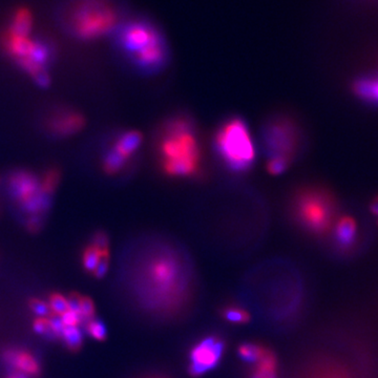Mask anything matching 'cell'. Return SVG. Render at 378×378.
Wrapping results in <instances>:
<instances>
[{
	"instance_id": "cell-12",
	"label": "cell",
	"mask_w": 378,
	"mask_h": 378,
	"mask_svg": "<svg viewBox=\"0 0 378 378\" xmlns=\"http://www.w3.org/2000/svg\"><path fill=\"white\" fill-rule=\"evenodd\" d=\"M104 258H111L109 238L104 232L99 230L93 234L91 242L83 249L81 263L85 271L93 274L97 266Z\"/></svg>"
},
{
	"instance_id": "cell-11",
	"label": "cell",
	"mask_w": 378,
	"mask_h": 378,
	"mask_svg": "<svg viewBox=\"0 0 378 378\" xmlns=\"http://www.w3.org/2000/svg\"><path fill=\"white\" fill-rule=\"evenodd\" d=\"M85 126V118L81 111L69 107H59L45 119V127L52 137L67 139L79 134Z\"/></svg>"
},
{
	"instance_id": "cell-17",
	"label": "cell",
	"mask_w": 378,
	"mask_h": 378,
	"mask_svg": "<svg viewBox=\"0 0 378 378\" xmlns=\"http://www.w3.org/2000/svg\"><path fill=\"white\" fill-rule=\"evenodd\" d=\"M221 318L234 325H246L252 322V314L240 305H226L221 309Z\"/></svg>"
},
{
	"instance_id": "cell-4",
	"label": "cell",
	"mask_w": 378,
	"mask_h": 378,
	"mask_svg": "<svg viewBox=\"0 0 378 378\" xmlns=\"http://www.w3.org/2000/svg\"><path fill=\"white\" fill-rule=\"evenodd\" d=\"M212 142L216 158L232 174H244L254 166L256 143L249 125L242 117H228L223 120L214 133Z\"/></svg>"
},
{
	"instance_id": "cell-21",
	"label": "cell",
	"mask_w": 378,
	"mask_h": 378,
	"mask_svg": "<svg viewBox=\"0 0 378 378\" xmlns=\"http://www.w3.org/2000/svg\"><path fill=\"white\" fill-rule=\"evenodd\" d=\"M85 331L91 338L98 340V342H103V340H107V327H105L102 320H98V318H93L87 320Z\"/></svg>"
},
{
	"instance_id": "cell-7",
	"label": "cell",
	"mask_w": 378,
	"mask_h": 378,
	"mask_svg": "<svg viewBox=\"0 0 378 378\" xmlns=\"http://www.w3.org/2000/svg\"><path fill=\"white\" fill-rule=\"evenodd\" d=\"M260 143L266 155V168L272 176H280L296 160L302 135L293 119L276 115L263 124Z\"/></svg>"
},
{
	"instance_id": "cell-24",
	"label": "cell",
	"mask_w": 378,
	"mask_h": 378,
	"mask_svg": "<svg viewBox=\"0 0 378 378\" xmlns=\"http://www.w3.org/2000/svg\"><path fill=\"white\" fill-rule=\"evenodd\" d=\"M33 329L34 331L39 334V335L54 337L53 333H52L51 323H49V316H45V318H36V320H34Z\"/></svg>"
},
{
	"instance_id": "cell-5",
	"label": "cell",
	"mask_w": 378,
	"mask_h": 378,
	"mask_svg": "<svg viewBox=\"0 0 378 378\" xmlns=\"http://www.w3.org/2000/svg\"><path fill=\"white\" fill-rule=\"evenodd\" d=\"M5 185L10 200L17 210L25 230L31 234L41 232L53 199L45 194L41 176L29 169H15L10 173Z\"/></svg>"
},
{
	"instance_id": "cell-19",
	"label": "cell",
	"mask_w": 378,
	"mask_h": 378,
	"mask_svg": "<svg viewBox=\"0 0 378 378\" xmlns=\"http://www.w3.org/2000/svg\"><path fill=\"white\" fill-rule=\"evenodd\" d=\"M265 346L258 345V344L254 343H245L241 344L238 347V357L242 359L245 363L254 364L260 359V356L264 353L266 350Z\"/></svg>"
},
{
	"instance_id": "cell-18",
	"label": "cell",
	"mask_w": 378,
	"mask_h": 378,
	"mask_svg": "<svg viewBox=\"0 0 378 378\" xmlns=\"http://www.w3.org/2000/svg\"><path fill=\"white\" fill-rule=\"evenodd\" d=\"M41 176V184L45 189V194L53 198L54 194L57 192L61 181L60 169L57 167H49L45 169Z\"/></svg>"
},
{
	"instance_id": "cell-6",
	"label": "cell",
	"mask_w": 378,
	"mask_h": 378,
	"mask_svg": "<svg viewBox=\"0 0 378 378\" xmlns=\"http://www.w3.org/2000/svg\"><path fill=\"white\" fill-rule=\"evenodd\" d=\"M0 47L8 58L21 69L35 85H51L54 49L51 43L30 35H16L5 31L0 38Z\"/></svg>"
},
{
	"instance_id": "cell-26",
	"label": "cell",
	"mask_w": 378,
	"mask_h": 378,
	"mask_svg": "<svg viewBox=\"0 0 378 378\" xmlns=\"http://www.w3.org/2000/svg\"><path fill=\"white\" fill-rule=\"evenodd\" d=\"M30 308L37 315V318L49 316V312H51L47 302H43V300H38V298H34L30 302Z\"/></svg>"
},
{
	"instance_id": "cell-30",
	"label": "cell",
	"mask_w": 378,
	"mask_h": 378,
	"mask_svg": "<svg viewBox=\"0 0 378 378\" xmlns=\"http://www.w3.org/2000/svg\"><path fill=\"white\" fill-rule=\"evenodd\" d=\"M377 224H378V221H377Z\"/></svg>"
},
{
	"instance_id": "cell-28",
	"label": "cell",
	"mask_w": 378,
	"mask_h": 378,
	"mask_svg": "<svg viewBox=\"0 0 378 378\" xmlns=\"http://www.w3.org/2000/svg\"><path fill=\"white\" fill-rule=\"evenodd\" d=\"M7 378H27V376L23 375V374L14 373L12 372Z\"/></svg>"
},
{
	"instance_id": "cell-16",
	"label": "cell",
	"mask_w": 378,
	"mask_h": 378,
	"mask_svg": "<svg viewBox=\"0 0 378 378\" xmlns=\"http://www.w3.org/2000/svg\"><path fill=\"white\" fill-rule=\"evenodd\" d=\"M356 236L355 221L350 216H344L336 223V243L342 248H348L354 243Z\"/></svg>"
},
{
	"instance_id": "cell-13",
	"label": "cell",
	"mask_w": 378,
	"mask_h": 378,
	"mask_svg": "<svg viewBox=\"0 0 378 378\" xmlns=\"http://www.w3.org/2000/svg\"><path fill=\"white\" fill-rule=\"evenodd\" d=\"M3 359L14 373L23 374L27 378L41 375V366L37 357L25 349H10L3 354Z\"/></svg>"
},
{
	"instance_id": "cell-1",
	"label": "cell",
	"mask_w": 378,
	"mask_h": 378,
	"mask_svg": "<svg viewBox=\"0 0 378 378\" xmlns=\"http://www.w3.org/2000/svg\"><path fill=\"white\" fill-rule=\"evenodd\" d=\"M161 172L174 179H194L203 169L202 144L194 120L176 115L163 121L155 141Z\"/></svg>"
},
{
	"instance_id": "cell-25",
	"label": "cell",
	"mask_w": 378,
	"mask_h": 378,
	"mask_svg": "<svg viewBox=\"0 0 378 378\" xmlns=\"http://www.w3.org/2000/svg\"><path fill=\"white\" fill-rule=\"evenodd\" d=\"M61 322H63L65 327H79L81 323H82V318H81L79 312L75 311L73 309H69L65 313L61 314Z\"/></svg>"
},
{
	"instance_id": "cell-29",
	"label": "cell",
	"mask_w": 378,
	"mask_h": 378,
	"mask_svg": "<svg viewBox=\"0 0 378 378\" xmlns=\"http://www.w3.org/2000/svg\"><path fill=\"white\" fill-rule=\"evenodd\" d=\"M145 378H168V377H166V376H164V375H161V374H155V375H149Z\"/></svg>"
},
{
	"instance_id": "cell-14",
	"label": "cell",
	"mask_w": 378,
	"mask_h": 378,
	"mask_svg": "<svg viewBox=\"0 0 378 378\" xmlns=\"http://www.w3.org/2000/svg\"><path fill=\"white\" fill-rule=\"evenodd\" d=\"M254 365L248 378H278V356L269 348Z\"/></svg>"
},
{
	"instance_id": "cell-15",
	"label": "cell",
	"mask_w": 378,
	"mask_h": 378,
	"mask_svg": "<svg viewBox=\"0 0 378 378\" xmlns=\"http://www.w3.org/2000/svg\"><path fill=\"white\" fill-rule=\"evenodd\" d=\"M34 17L27 8H19L12 15L9 27L5 31L16 35H30L33 31Z\"/></svg>"
},
{
	"instance_id": "cell-22",
	"label": "cell",
	"mask_w": 378,
	"mask_h": 378,
	"mask_svg": "<svg viewBox=\"0 0 378 378\" xmlns=\"http://www.w3.org/2000/svg\"><path fill=\"white\" fill-rule=\"evenodd\" d=\"M47 304L53 315L60 316L69 309V298L60 293L51 294Z\"/></svg>"
},
{
	"instance_id": "cell-2",
	"label": "cell",
	"mask_w": 378,
	"mask_h": 378,
	"mask_svg": "<svg viewBox=\"0 0 378 378\" xmlns=\"http://www.w3.org/2000/svg\"><path fill=\"white\" fill-rule=\"evenodd\" d=\"M57 17L69 36L83 43L111 35L123 23L122 12L115 0H65Z\"/></svg>"
},
{
	"instance_id": "cell-8",
	"label": "cell",
	"mask_w": 378,
	"mask_h": 378,
	"mask_svg": "<svg viewBox=\"0 0 378 378\" xmlns=\"http://www.w3.org/2000/svg\"><path fill=\"white\" fill-rule=\"evenodd\" d=\"M334 203L327 192L318 188H304L294 196L292 214L296 222L307 232L324 234L334 219Z\"/></svg>"
},
{
	"instance_id": "cell-20",
	"label": "cell",
	"mask_w": 378,
	"mask_h": 378,
	"mask_svg": "<svg viewBox=\"0 0 378 378\" xmlns=\"http://www.w3.org/2000/svg\"><path fill=\"white\" fill-rule=\"evenodd\" d=\"M67 347L71 351H77L80 349L83 344V333L79 327H65L61 331L60 336Z\"/></svg>"
},
{
	"instance_id": "cell-10",
	"label": "cell",
	"mask_w": 378,
	"mask_h": 378,
	"mask_svg": "<svg viewBox=\"0 0 378 378\" xmlns=\"http://www.w3.org/2000/svg\"><path fill=\"white\" fill-rule=\"evenodd\" d=\"M226 347V340L219 334H207L197 340L187 354V372L190 377L200 378L218 369Z\"/></svg>"
},
{
	"instance_id": "cell-23",
	"label": "cell",
	"mask_w": 378,
	"mask_h": 378,
	"mask_svg": "<svg viewBox=\"0 0 378 378\" xmlns=\"http://www.w3.org/2000/svg\"><path fill=\"white\" fill-rule=\"evenodd\" d=\"M355 91L364 98L378 101V80L369 82L357 83L355 85Z\"/></svg>"
},
{
	"instance_id": "cell-3",
	"label": "cell",
	"mask_w": 378,
	"mask_h": 378,
	"mask_svg": "<svg viewBox=\"0 0 378 378\" xmlns=\"http://www.w3.org/2000/svg\"><path fill=\"white\" fill-rule=\"evenodd\" d=\"M118 51L144 75L159 73L168 63V45L158 29L145 21L122 23L113 33Z\"/></svg>"
},
{
	"instance_id": "cell-27",
	"label": "cell",
	"mask_w": 378,
	"mask_h": 378,
	"mask_svg": "<svg viewBox=\"0 0 378 378\" xmlns=\"http://www.w3.org/2000/svg\"><path fill=\"white\" fill-rule=\"evenodd\" d=\"M370 210L372 214L378 216V197H376L373 201H372L371 205H370Z\"/></svg>"
},
{
	"instance_id": "cell-9",
	"label": "cell",
	"mask_w": 378,
	"mask_h": 378,
	"mask_svg": "<svg viewBox=\"0 0 378 378\" xmlns=\"http://www.w3.org/2000/svg\"><path fill=\"white\" fill-rule=\"evenodd\" d=\"M143 144V136L136 129H125L111 136L101 154V169L107 176H124L135 166Z\"/></svg>"
}]
</instances>
